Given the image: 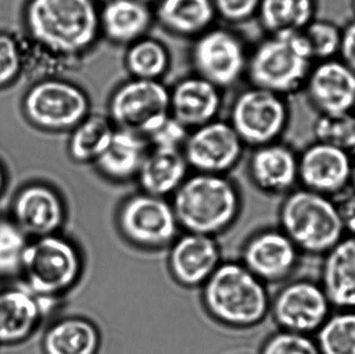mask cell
Here are the masks:
<instances>
[{
	"label": "cell",
	"instance_id": "obj_1",
	"mask_svg": "<svg viewBox=\"0 0 355 354\" xmlns=\"http://www.w3.org/2000/svg\"><path fill=\"white\" fill-rule=\"evenodd\" d=\"M22 19L25 37L79 64L101 39L97 0H26Z\"/></svg>",
	"mask_w": 355,
	"mask_h": 354
},
{
	"label": "cell",
	"instance_id": "obj_2",
	"mask_svg": "<svg viewBox=\"0 0 355 354\" xmlns=\"http://www.w3.org/2000/svg\"><path fill=\"white\" fill-rule=\"evenodd\" d=\"M205 311L220 326L250 330L261 326L270 313L268 286L241 262H221L202 287Z\"/></svg>",
	"mask_w": 355,
	"mask_h": 354
},
{
	"label": "cell",
	"instance_id": "obj_3",
	"mask_svg": "<svg viewBox=\"0 0 355 354\" xmlns=\"http://www.w3.org/2000/svg\"><path fill=\"white\" fill-rule=\"evenodd\" d=\"M171 203L181 231L214 238L235 224L242 210L239 188L225 175H188Z\"/></svg>",
	"mask_w": 355,
	"mask_h": 354
},
{
	"label": "cell",
	"instance_id": "obj_4",
	"mask_svg": "<svg viewBox=\"0 0 355 354\" xmlns=\"http://www.w3.org/2000/svg\"><path fill=\"white\" fill-rule=\"evenodd\" d=\"M277 220L304 257H322L346 235L337 200L302 187L283 197Z\"/></svg>",
	"mask_w": 355,
	"mask_h": 354
},
{
	"label": "cell",
	"instance_id": "obj_5",
	"mask_svg": "<svg viewBox=\"0 0 355 354\" xmlns=\"http://www.w3.org/2000/svg\"><path fill=\"white\" fill-rule=\"evenodd\" d=\"M83 267L80 249L58 233L29 240L20 278L35 297L55 301L78 284Z\"/></svg>",
	"mask_w": 355,
	"mask_h": 354
},
{
	"label": "cell",
	"instance_id": "obj_6",
	"mask_svg": "<svg viewBox=\"0 0 355 354\" xmlns=\"http://www.w3.org/2000/svg\"><path fill=\"white\" fill-rule=\"evenodd\" d=\"M313 64L302 33L266 35L250 50L245 77L252 87L287 97L304 89Z\"/></svg>",
	"mask_w": 355,
	"mask_h": 354
},
{
	"label": "cell",
	"instance_id": "obj_7",
	"mask_svg": "<svg viewBox=\"0 0 355 354\" xmlns=\"http://www.w3.org/2000/svg\"><path fill=\"white\" fill-rule=\"evenodd\" d=\"M27 122L49 133L70 132L92 112L87 91L66 77H52L31 83L22 99Z\"/></svg>",
	"mask_w": 355,
	"mask_h": 354
},
{
	"label": "cell",
	"instance_id": "obj_8",
	"mask_svg": "<svg viewBox=\"0 0 355 354\" xmlns=\"http://www.w3.org/2000/svg\"><path fill=\"white\" fill-rule=\"evenodd\" d=\"M116 224L127 243L146 251L168 249L181 231L172 203L143 191L123 200L116 210Z\"/></svg>",
	"mask_w": 355,
	"mask_h": 354
},
{
	"label": "cell",
	"instance_id": "obj_9",
	"mask_svg": "<svg viewBox=\"0 0 355 354\" xmlns=\"http://www.w3.org/2000/svg\"><path fill=\"white\" fill-rule=\"evenodd\" d=\"M106 114L116 129L147 139L171 116L170 87L164 81L127 79L110 93Z\"/></svg>",
	"mask_w": 355,
	"mask_h": 354
},
{
	"label": "cell",
	"instance_id": "obj_10",
	"mask_svg": "<svg viewBox=\"0 0 355 354\" xmlns=\"http://www.w3.org/2000/svg\"><path fill=\"white\" fill-rule=\"evenodd\" d=\"M289 122L286 97L252 85L240 91L230 108V124L252 149L281 141Z\"/></svg>",
	"mask_w": 355,
	"mask_h": 354
},
{
	"label": "cell",
	"instance_id": "obj_11",
	"mask_svg": "<svg viewBox=\"0 0 355 354\" xmlns=\"http://www.w3.org/2000/svg\"><path fill=\"white\" fill-rule=\"evenodd\" d=\"M248 53L239 33L230 27L215 25L192 39L189 58L194 74L225 91L245 77Z\"/></svg>",
	"mask_w": 355,
	"mask_h": 354
},
{
	"label": "cell",
	"instance_id": "obj_12",
	"mask_svg": "<svg viewBox=\"0 0 355 354\" xmlns=\"http://www.w3.org/2000/svg\"><path fill=\"white\" fill-rule=\"evenodd\" d=\"M333 312L320 281L300 276L283 283L271 297L269 316L277 330L315 337Z\"/></svg>",
	"mask_w": 355,
	"mask_h": 354
},
{
	"label": "cell",
	"instance_id": "obj_13",
	"mask_svg": "<svg viewBox=\"0 0 355 354\" xmlns=\"http://www.w3.org/2000/svg\"><path fill=\"white\" fill-rule=\"evenodd\" d=\"M245 148L229 121L217 118L190 130L182 152L194 172L227 176L241 161Z\"/></svg>",
	"mask_w": 355,
	"mask_h": 354
},
{
	"label": "cell",
	"instance_id": "obj_14",
	"mask_svg": "<svg viewBox=\"0 0 355 354\" xmlns=\"http://www.w3.org/2000/svg\"><path fill=\"white\" fill-rule=\"evenodd\" d=\"M304 255L277 227L254 233L244 242L240 261L267 286L283 284L297 272Z\"/></svg>",
	"mask_w": 355,
	"mask_h": 354
},
{
	"label": "cell",
	"instance_id": "obj_15",
	"mask_svg": "<svg viewBox=\"0 0 355 354\" xmlns=\"http://www.w3.org/2000/svg\"><path fill=\"white\" fill-rule=\"evenodd\" d=\"M354 161L352 154L314 141L298 154V184L338 200L350 191Z\"/></svg>",
	"mask_w": 355,
	"mask_h": 354
},
{
	"label": "cell",
	"instance_id": "obj_16",
	"mask_svg": "<svg viewBox=\"0 0 355 354\" xmlns=\"http://www.w3.org/2000/svg\"><path fill=\"white\" fill-rule=\"evenodd\" d=\"M10 220L29 239L58 234L66 222V204L53 187L31 183L15 195Z\"/></svg>",
	"mask_w": 355,
	"mask_h": 354
},
{
	"label": "cell",
	"instance_id": "obj_17",
	"mask_svg": "<svg viewBox=\"0 0 355 354\" xmlns=\"http://www.w3.org/2000/svg\"><path fill=\"white\" fill-rule=\"evenodd\" d=\"M221 262V249L214 237L184 232L168 247V270L183 288H202Z\"/></svg>",
	"mask_w": 355,
	"mask_h": 354
},
{
	"label": "cell",
	"instance_id": "obj_18",
	"mask_svg": "<svg viewBox=\"0 0 355 354\" xmlns=\"http://www.w3.org/2000/svg\"><path fill=\"white\" fill-rule=\"evenodd\" d=\"M302 89L319 114L354 112L355 74L340 58L313 64Z\"/></svg>",
	"mask_w": 355,
	"mask_h": 354
},
{
	"label": "cell",
	"instance_id": "obj_19",
	"mask_svg": "<svg viewBox=\"0 0 355 354\" xmlns=\"http://www.w3.org/2000/svg\"><path fill=\"white\" fill-rule=\"evenodd\" d=\"M248 174L260 193L285 197L298 185V153L282 141L254 148Z\"/></svg>",
	"mask_w": 355,
	"mask_h": 354
},
{
	"label": "cell",
	"instance_id": "obj_20",
	"mask_svg": "<svg viewBox=\"0 0 355 354\" xmlns=\"http://www.w3.org/2000/svg\"><path fill=\"white\" fill-rule=\"evenodd\" d=\"M223 91L196 74L188 75L170 87V114L188 130L218 118Z\"/></svg>",
	"mask_w": 355,
	"mask_h": 354
},
{
	"label": "cell",
	"instance_id": "obj_21",
	"mask_svg": "<svg viewBox=\"0 0 355 354\" xmlns=\"http://www.w3.org/2000/svg\"><path fill=\"white\" fill-rule=\"evenodd\" d=\"M155 24L152 4L141 0H104L99 3L101 39L127 47L149 35Z\"/></svg>",
	"mask_w": 355,
	"mask_h": 354
},
{
	"label": "cell",
	"instance_id": "obj_22",
	"mask_svg": "<svg viewBox=\"0 0 355 354\" xmlns=\"http://www.w3.org/2000/svg\"><path fill=\"white\" fill-rule=\"evenodd\" d=\"M53 299L35 297L26 288L0 291V345L24 342L39 328L44 317V303Z\"/></svg>",
	"mask_w": 355,
	"mask_h": 354
},
{
	"label": "cell",
	"instance_id": "obj_23",
	"mask_svg": "<svg viewBox=\"0 0 355 354\" xmlns=\"http://www.w3.org/2000/svg\"><path fill=\"white\" fill-rule=\"evenodd\" d=\"M319 281L334 310H355V237L345 235L321 257Z\"/></svg>",
	"mask_w": 355,
	"mask_h": 354
},
{
	"label": "cell",
	"instance_id": "obj_24",
	"mask_svg": "<svg viewBox=\"0 0 355 354\" xmlns=\"http://www.w3.org/2000/svg\"><path fill=\"white\" fill-rule=\"evenodd\" d=\"M153 10L155 23L181 39H196L218 20L212 0H158Z\"/></svg>",
	"mask_w": 355,
	"mask_h": 354
},
{
	"label": "cell",
	"instance_id": "obj_25",
	"mask_svg": "<svg viewBox=\"0 0 355 354\" xmlns=\"http://www.w3.org/2000/svg\"><path fill=\"white\" fill-rule=\"evenodd\" d=\"M149 149L145 137L116 129L110 145L93 166L102 178L118 184L127 183L137 179Z\"/></svg>",
	"mask_w": 355,
	"mask_h": 354
},
{
	"label": "cell",
	"instance_id": "obj_26",
	"mask_svg": "<svg viewBox=\"0 0 355 354\" xmlns=\"http://www.w3.org/2000/svg\"><path fill=\"white\" fill-rule=\"evenodd\" d=\"M189 170L182 150L150 147L135 180L139 191L168 199L183 184Z\"/></svg>",
	"mask_w": 355,
	"mask_h": 354
},
{
	"label": "cell",
	"instance_id": "obj_27",
	"mask_svg": "<svg viewBox=\"0 0 355 354\" xmlns=\"http://www.w3.org/2000/svg\"><path fill=\"white\" fill-rule=\"evenodd\" d=\"M101 342V333L93 321L71 316L48 328L42 347L44 354H97Z\"/></svg>",
	"mask_w": 355,
	"mask_h": 354
},
{
	"label": "cell",
	"instance_id": "obj_28",
	"mask_svg": "<svg viewBox=\"0 0 355 354\" xmlns=\"http://www.w3.org/2000/svg\"><path fill=\"white\" fill-rule=\"evenodd\" d=\"M317 0H261L258 19L266 35H293L315 19Z\"/></svg>",
	"mask_w": 355,
	"mask_h": 354
},
{
	"label": "cell",
	"instance_id": "obj_29",
	"mask_svg": "<svg viewBox=\"0 0 355 354\" xmlns=\"http://www.w3.org/2000/svg\"><path fill=\"white\" fill-rule=\"evenodd\" d=\"M116 129L107 114L91 112L69 132V157L75 163H95L110 145Z\"/></svg>",
	"mask_w": 355,
	"mask_h": 354
},
{
	"label": "cell",
	"instance_id": "obj_30",
	"mask_svg": "<svg viewBox=\"0 0 355 354\" xmlns=\"http://www.w3.org/2000/svg\"><path fill=\"white\" fill-rule=\"evenodd\" d=\"M123 62L129 78L164 81L172 67V54L162 39L148 35L125 47Z\"/></svg>",
	"mask_w": 355,
	"mask_h": 354
},
{
	"label": "cell",
	"instance_id": "obj_31",
	"mask_svg": "<svg viewBox=\"0 0 355 354\" xmlns=\"http://www.w3.org/2000/svg\"><path fill=\"white\" fill-rule=\"evenodd\" d=\"M315 339L322 354H355V310L333 312Z\"/></svg>",
	"mask_w": 355,
	"mask_h": 354
},
{
	"label": "cell",
	"instance_id": "obj_32",
	"mask_svg": "<svg viewBox=\"0 0 355 354\" xmlns=\"http://www.w3.org/2000/svg\"><path fill=\"white\" fill-rule=\"evenodd\" d=\"M315 141L352 154L355 152V112L319 114L313 126Z\"/></svg>",
	"mask_w": 355,
	"mask_h": 354
},
{
	"label": "cell",
	"instance_id": "obj_33",
	"mask_svg": "<svg viewBox=\"0 0 355 354\" xmlns=\"http://www.w3.org/2000/svg\"><path fill=\"white\" fill-rule=\"evenodd\" d=\"M29 240L10 218H0V280L20 278Z\"/></svg>",
	"mask_w": 355,
	"mask_h": 354
},
{
	"label": "cell",
	"instance_id": "obj_34",
	"mask_svg": "<svg viewBox=\"0 0 355 354\" xmlns=\"http://www.w3.org/2000/svg\"><path fill=\"white\" fill-rule=\"evenodd\" d=\"M313 62L331 60L339 55L342 42V28L336 23L315 18L300 31Z\"/></svg>",
	"mask_w": 355,
	"mask_h": 354
},
{
	"label": "cell",
	"instance_id": "obj_35",
	"mask_svg": "<svg viewBox=\"0 0 355 354\" xmlns=\"http://www.w3.org/2000/svg\"><path fill=\"white\" fill-rule=\"evenodd\" d=\"M260 354H322L316 339L308 335L277 330L267 337Z\"/></svg>",
	"mask_w": 355,
	"mask_h": 354
},
{
	"label": "cell",
	"instance_id": "obj_36",
	"mask_svg": "<svg viewBox=\"0 0 355 354\" xmlns=\"http://www.w3.org/2000/svg\"><path fill=\"white\" fill-rule=\"evenodd\" d=\"M22 73L19 35L0 31V89L14 85L22 76Z\"/></svg>",
	"mask_w": 355,
	"mask_h": 354
},
{
	"label": "cell",
	"instance_id": "obj_37",
	"mask_svg": "<svg viewBox=\"0 0 355 354\" xmlns=\"http://www.w3.org/2000/svg\"><path fill=\"white\" fill-rule=\"evenodd\" d=\"M261 0H212L217 19L229 25H241L256 18Z\"/></svg>",
	"mask_w": 355,
	"mask_h": 354
},
{
	"label": "cell",
	"instance_id": "obj_38",
	"mask_svg": "<svg viewBox=\"0 0 355 354\" xmlns=\"http://www.w3.org/2000/svg\"><path fill=\"white\" fill-rule=\"evenodd\" d=\"M188 133L189 130L187 128L170 116L146 139L151 148L182 150Z\"/></svg>",
	"mask_w": 355,
	"mask_h": 354
},
{
	"label": "cell",
	"instance_id": "obj_39",
	"mask_svg": "<svg viewBox=\"0 0 355 354\" xmlns=\"http://www.w3.org/2000/svg\"><path fill=\"white\" fill-rule=\"evenodd\" d=\"M340 60L355 74V20L342 28Z\"/></svg>",
	"mask_w": 355,
	"mask_h": 354
},
{
	"label": "cell",
	"instance_id": "obj_40",
	"mask_svg": "<svg viewBox=\"0 0 355 354\" xmlns=\"http://www.w3.org/2000/svg\"><path fill=\"white\" fill-rule=\"evenodd\" d=\"M346 235L355 237V193L349 191L337 200Z\"/></svg>",
	"mask_w": 355,
	"mask_h": 354
},
{
	"label": "cell",
	"instance_id": "obj_41",
	"mask_svg": "<svg viewBox=\"0 0 355 354\" xmlns=\"http://www.w3.org/2000/svg\"><path fill=\"white\" fill-rule=\"evenodd\" d=\"M6 184V172H4L3 166L0 164V195L3 193L4 187Z\"/></svg>",
	"mask_w": 355,
	"mask_h": 354
},
{
	"label": "cell",
	"instance_id": "obj_42",
	"mask_svg": "<svg viewBox=\"0 0 355 354\" xmlns=\"http://www.w3.org/2000/svg\"><path fill=\"white\" fill-rule=\"evenodd\" d=\"M350 191L355 193V158L354 161V168H352V184H350Z\"/></svg>",
	"mask_w": 355,
	"mask_h": 354
},
{
	"label": "cell",
	"instance_id": "obj_43",
	"mask_svg": "<svg viewBox=\"0 0 355 354\" xmlns=\"http://www.w3.org/2000/svg\"><path fill=\"white\" fill-rule=\"evenodd\" d=\"M350 8H352V14H354L355 20V0H350Z\"/></svg>",
	"mask_w": 355,
	"mask_h": 354
},
{
	"label": "cell",
	"instance_id": "obj_44",
	"mask_svg": "<svg viewBox=\"0 0 355 354\" xmlns=\"http://www.w3.org/2000/svg\"><path fill=\"white\" fill-rule=\"evenodd\" d=\"M141 1L147 2V3L152 4V6H153V4H155L158 0H141Z\"/></svg>",
	"mask_w": 355,
	"mask_h": 354
}]
</instances>
